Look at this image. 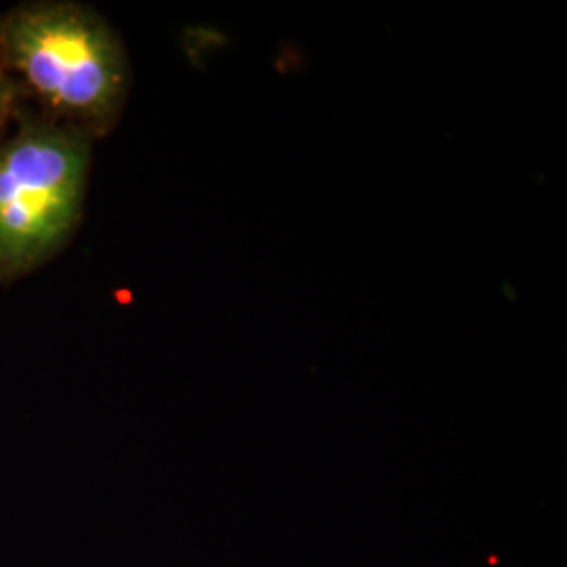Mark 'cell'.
<instances>
[{
    "label": "cell",
    "mask_w": 567,
    "mask_h": 567,
    "mask_svg": "<svg viewBox=\"0 0 567 567\" xmlns=\"http://www.w3.org/2000/svg\"><path fill=\"white\" fill-rule=\"evenodd\" d=\"M0 65L53 122L89 140L114 128L128 97L131 65L121 37L79 2L39 0L4 13Z\"/></svg>",
    "instance_id": "obj_1"
},
{
    "label": "cell",
    "mask_w": 567,
    "mask_h": 567,
    "mask_svg": "<svg viewBox=\"0 0 567 567\" xmlns=\"http://www.w3.org/2000/svg\"><path fill=\"white\" fill-rule=\"evenodd\" d=\"M13 102H16V84L0 65V133L13 112Z\"/></svg>",
    "instance_id": "obj_3"
},
{
    "label": "cell",
    "mask_w": 567,
    "mask_h": 567,
    "mask_svg": "<svg viewBox=\"0 0 567 567\" xmlns=\"http://www.w3.org/2000/svg\"><path fill=\"white\" fill-rule=\"evenodd\" d=\"M91 140L60 122H28L0 145V278L55 257L82 217Z\"/></svg>",
    "instance_id": "obj_2"
}]
</instances>
